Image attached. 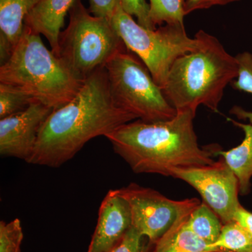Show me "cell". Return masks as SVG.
I'll return each instance as SVG.
<instances>
[{
    "label": "cell",
    "instance_id": "1",
    "mask_svg": "<svg viewBox=\"0 0 252 252\" xmlns=\"http://www.w3.org/2000/svg\"><path fill=\"white\" fill-rule=\"evenodd\" d=\"M137 119L121 108L109 90L105 67L84 81L77 95L54 109L41 126L28 163L59 167L71 160L94 137L108 135Z\"/></svg>",
    "mask_w": 252,
    "mask_h": 252
},
{
    "label": "cell",
    "instance_id": "2",
    "mask_svg": "<svg viewBox=\"0 0 252 252\" xmlns=\"http://www.w3.org/2000/svg\"><path fill=\"white\" fill-rule=\"evenodd\" d=\"M195 117L193 112L182 111L170 120L139 119L121 126L105 137L135 173L170 177L173 169L211 165L218 156L219 146L199 145Z\"/></svg>",
    "mask_w": 252,
    "mask_h": 252
},
{
    "label": "cell",
    "instance_id": "3",
    "mask_svg": "<svg viewBox=\"0 0 252 252\" xmlns=\"http://www.w3.org/2000/svg\"><path fill=\"white\" fill-rule=\"evenodd\" d=\"M195 36L200 41L198 49L176 60L162 92L177 112L196 114L204 105L219 112L225 87L238 77V61L215 36L201 30Z\"/></svg>",
    "mask_w": 252,
    "mask_h": 252
},
{
    "label": "cell",
    "instance_id": "4",
    "mask_svg": "<svg viewBox=\"0 0 252 252\" xmlns=\"http://www.w3.org/2000/svg\"><path fill=\"white\" fill-rule=\"evenodd\" d=\"M84 81L46 47L40 34L26 26L9 59L0 67V83L16 86L54 110L70 102Z\"/></svg>",
    "mask_w": 252,
    "mask_h": 252
},
{
    "label": "cell",
    "instance_id": "5",
    "mask_svg": "<svg viewBox=\"0 0 252 252\" xmlns=\"http://www.w3.org/2000/svg\"><path fill=\"white\" fill-rule=\"evenodd\" d=\"M69 14L67 27L60 34L58 57L85 81L127 49L111 21L91 14L81 0H76Z\"/></svg>",
    "mask_w": 252,
    "mask_h": 252
},
{
    "label": "cell",
    "instance_id": "6",
    "mask_svg": "<svg viewBox=\"0 0 252 252\" xmlns=\"http://www.w3.org/2000/svg\"><path fill=\"white\" fill-rule=\"evenodd\" d=\"M111 22L126 49L137 55L161 88L176 60L200 44L198 38L187 35L185 24H165L155 30L142 27L124 11L121 1Z\"/></svg>",
    "mask_w": 252,
    "mask_h": 252
},
{
    "label": "cell",
    "instance_id": "7",
    "mask_svg": "<svg viewBox=\"0 0 252 252\" xmlns=\"http://www.w3.org/2000/svg\"><path fill=\"white\" fill-rule=\"evenodd\" d=\"M104 67L111 94L121 108L145 122L170 120L177 115L145 64L127 49L116 54Z\"/></svg>",
    "mask_w": 252,
    "mask_h": 252
},
{
    "label": "cell",
    "instance_id": "8",
    "mask_svg": "<svg viewBox=\"0 0 252 252\" xmlns=\"http://www.w3.org/2000/svg\"><path fill=\"white\" fill-rule=\"evenodd\" d=\"M118 190L130 206L132 226L153 245L184 212L200 203L195 198L171 200L154 189L135 183Z\"/></svg>",
    "mask_w": 252,
    "mask_h": 252
},
{
    "label": "cell",
    "instance_id": "9",
    "mask_svg": "<svg viewBox=\"0 0 252 252\" xmlns=\"http://www.w3.org/2000/svg\"><path fill=\"white\" fill-rule=\"evenodd\" d=\"M170 177L195 189L223 225L233 221L235 212L241 205L238 200L239 183L223 158L211 165L173 169Z\"/></svg>",
    "mask_w": 252,
    "mask_h": 252
},
{
    "label": "cell",
    "instance_id": "10",
    "mask_svg": "<svg viewBox=\"0 0 252 252\" xmlns=\"http://www.w3.org/2000/svg\"><path fill=\"white\" fill-rule=\"evenodd\" d=\"M54 109L35 102L27 109L0 119V154L27 162L41 126Z\"/></svg>",
    "mask_w": 252,
    "mask_h": 252
},
{
    "label": "cell",
    "instance_id": "11",
    "mask_svg": "<svg viewBox=\"0 0 252 252\" xmlns=\"http://www.w3.org/2000/svg\"><path fill=\"white\" fill-rule=\"evenodd\" d=\"M132 226L130 206L119 190H109L99 207L88 252H111Z\"/></svg>",
    "mask_w": 252,
    "mask_h": 252
},
{
    "label": "cell",
    "instance_id": "12",
    "mask_svg": "<svg viewBox=\"0 0 252 252\" xmlns=\"http://www.w3.org/2000/svg\"><path fill=\"white\" fill-rule=\"evenodd\" d=\"M76 0H40L25 19V26L33 32L42 34L51 51L59 54V36L64 18Z\"/></svg>",
    "mask_w": 252,
    "mask_h": 252
},
{
    "label": "cell",
    "instance_id": "13",
    "mask_svg": "<svg viewBox=\"0 0 252 252\" xmlns=\"http://www.w3.org/2000/svg\"><path fill=\"white\" fill-rule=\"evenodd\" d=\"M40 0H0V61L4 64L22 36L25 19Z\"/></svg>",
    "mask_w": 252,
    "mask_h": 252
},
{
    "label": "cell",
    "instance_id": "14",
    "mask_svg": "<svg viewBox=\"0 0 252 252\" xmlns=\"http://www.w3.org/2000/svg\"><path fill=\"white\" fill-rule=\"evenodd\" d=\"M200 203L189 207L177 218L170 229L154 244V252H215L213 247L199 238L189 225V215Z\"/></svg>",
    "mask_w": 252,
    "mask_h": 252
},
{
    "label": "cell",
    "instance_id": "15",
    "mask_svg": "<svg viewBox=\"0 0 252 252\" xmlns=\"http://www.w3.org/2000/svg\"><path fill=\"white\" fill-rule=\"evenodd\" d=\"M237 127L243 130L245 138L238 147L228 151L220 149L217 155L220 156L238 178L239 191L241 195L249 193L252 177V125L241 124L228 119Z\"/></svg>",
    "mask_w": 252,
    "mask_h": 252
},
{
    "label": "cell",
    "instance_id": "16",
    "mask_svg": "<svg viewBox=\"0 0 252 252\" xmlns=\"http://www.w3.org/2000/svg\"><path fill=\"white\" fill-rule=\"evenodd\" d=\"M189 223L199 238L212 246L220 238L223 226L218 215L204 202L190 212Z\"/></svg>",
    "mask_w": 252,
    "mask_h": 252
},
{
    "label": "cell",
    "instance_id": "17",
    "mask_svg": "<svg viewBox=\"0 0 252 252\" xmlns=\"http://www.w3.org/2000/svg\"><path fill=\"white\" fill-rule=\"evenodd\" d=\"M215 252H252V235L237 222L223 225Z\"/></svg>",
    "mask_w": 252,
    "mask_h": 252
},
{
    "label": "cell",
    "instance_id": "18",
    "mask_svg": "<svg viewBox=\"0 0 252 252\" xmlns=\"http://www.w3.org/2000/svg\"><path fill=\"white\" fill-rule=\"evenodd\" d=\"M149 16L154 27L185 24V0H149Z\"/></svg>",
    "mask_w": 252,
    "mask_h": 252
},
{
    "label": "cell",
    "instance_id": "19",
    "mask_svg": "<svg viewBox=\"0 0 252 252\" xmlns=\"http://www.w3.org/2000/svg\"><path fill=\"white\" fill-rule=\"evenodd\" d=\"M239 65L238 76L237 80L230 83L235 90L244 91L252 94V54L248 51L239 54L235 56ZM240 119H248L252 125V112L245 111L238 106H234L230 112Z\"/></svg>",
    "mask_w": 252,
    "mask_h": 252
},
{
    "label": "cell",
    "instance_id": "20",
    "mask_svg": "<svg viewBox=\"0 0 252 252\" xmlns=\"http://www.w3.org/2000/svg\"><path fill=\"white\" fill-rule=\"evenodd\" d=\"M35 102L28 93L16 86L0 83V119L21 112Z\"/></svg>",
    "mask_w": 252,
    "mask_h": 252
},
{
    "label": "cell",
    "instance_id": "21",
    "mask_svg": "<svg viewBox=\"0 0 252 252\" xmlns=\"http://www.w3.org/2000/svg\"><path fill=\"white\" fill-rule=\"evenodd\" d=\"M21 221L16 218L11 221L0 222V252H21L23 240Z\"/></svg>",
    "mask_w": 252,
    "mask_h": 252
},
{
    "label": "cell",
    "instance_id": "22",
    "mask_svg": "<svg viewBox=\"0 0 252 252\" xmlns=\"http://www.w3.org/2000/svg\"><path fill=\"white\" fill-rule=\"evenodd\" d=\"M152 245L148 238L131 226L111 252H149Z\"/></svg>",
    "mask_w": 252,
    "mask_h": 252
},
{
    "label": "cell",
    "instance_id": "23",
    "mask_svg": "<svg viewBox=\"0 0 252 252\" xmlns=\"http://www.w3.org/2000/svg\"><path fill=\"white\" fill-rule=\"evenodd\" d=\"M123 9L127 14L137 18V22L142 27L155 30L149 16V4L146 0H120Z\"/></svg>",
    "mask_w": 252,
    "mask_h": 252
},
{
    "label": "cell",
    "instance_id": "24",
    "mask_svg": "<svg viewBox=\"0 0 252 252\" xmlns=\"http://www.w3.org/2000/svg\"><path fill=\"white\" fill-rule=\"evenodd\" d=\"M120 0H89V11L97 17L107 18L111 21Z\"/></svg>",
    "mask_w": 252,
    "mask_h": 252
},
{
    "label": "cell",
    "instance_id": "25",
    "mask_svg": "<svg viewBox=\"0 0 252 252\" xmlns=\"http://www.w3.org/2000/svg\"><path fill=\"white\" fill-rule=\"evenodd\" d=\"M241 0H185V12L186 16L197 11L207 9L214 6H223Z\"/></svg>",
    "mask_w": 252,
    "mask_h": 252
},
{
    "label": "cell",
    "instance_id": "26",
    "mask_svg": "<svg viewBox=\"0 0 252 252\" xmlns=\"http://www.w3.org/2000/svg\"><path fill=\"white\" fill-rule=\"evenodd\" d=\"M233 221L237 222L252 235V212L240 205L235 212Z\"/></svg>",
    "mask_w": 252,
    "mask_h": 252
}]
</instances>
